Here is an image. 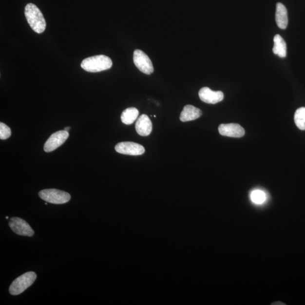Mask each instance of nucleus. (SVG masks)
<instances>
[{"instance_id":"obj_17","label":"nucleus","mask_w":305,"mask_h":305,"mask_svg":"<svg viewBox=\"0 0 305 305\" xmlns=\"http://www.w3.org/2000/svg\"><path fill=\"white\" fill-rule=\"evenodd\" d=\"M251 201L255 204H262L267 200V195L264 191L261 190H255L250 195Z\"/></svg>"},{"instance_id":"obj_4","label":"nucleus","mask_w":305,"mask_h":305,"mask_svg":"<svg viewBox=\"0 0 305 305\" xmlns=\"http://www.w3.org/2000/svg\"><path fill=\"white\" fill-rule=\"evenodd\" d=\"M42 200L53 204H64L71 199L70 194L66 191L56 189L42 190L38 193Z\"/></svg>"},{"instance_id":"obj_8","label":"nucleus","mask_w":305,"mask_h":305,"mask_svg":"<svg viewBox=\"0 0 305 305\" xmlns=\"http://www.w3.org/2000/svg\"><path fill=\"white\" fill-rule=\"evenodd\" d=\"M119 153L130 155H140L145 152V148L141 145L133 142H122L115 147Z\"/></svg>"},{"instance_id":"obj_13","label":"nucleus","mask_w":305,"mask_h":305,"mask_svg":"<svg viewBox=\"0 0 305 305\" xmlns=\"http://www.w3.org/2000/svg\"><path fill=\"white\" fill-rule=\"evenodd\" d=\"M275 19L278 26L281 29H286L288 26V12L286 6L282 3L278 2L276 4Z\"/></svg>"},{"instance_id":"obj_18","label":"nucleus","mask_w":305,"mask_h":305,"mask_svg":"<svg viewBox=\"0 0 305 305\" xmlns=\"http://www.w3.org/2000/svg\"><path fill=\"white\" fill-rule=\"evenodd\" d=\"M12 131L10 128L5 123H0V139L6 140L11 136Z\"/></svg>"},{"instance_id":"obj_7","label":"nucleus","mask_w":305,"mask_h":305,"mask_svg":"<svg viewBox=\"0 0 305 305\" xmlns=\"http://www.w3.org/2000/svg\"><path fill=\"white\" fill-rule=\"evenodd\" d=\"M68 131L65 130L59 131L53 133L46 141L44 150L46 152H51L56 150L65 143L69 137Z\"/></svg>"},{"instance_id":"obj_16","label":"nucleus","mask_w":305,"mask_h":305,"mask_svg":"<svg viewBox=\"0 0 305 305\" xmlns=\"http://www.w3.org/2000/svg\"><path fill=\"white\" fill-rule=\"evenodd\" d=\"M294 122L299 129L305 130V108L298 109L294 114Z\"/></svg>"},{"instance_id":"obj_11","label":"nucleus","mask_w":305,"mask_h":305,"mask_svg":"<svg viewBox=\"0 0 305 305\" xmlns=\"http://www.w3.org/2000/svg\"><path fill=\"white\" fill-rule=\"evenodd\" d=\"M136 132L140 136L150 135L152 131V123L148 116L141 115L138 118L135 125Z\"/></svg>"},{"instance_id":"obj_6","label":"nucleus","mask_w":305,"mask_h":305,"mask_svg":"<svg viewBox=\"0 0 305 305\" xmlns=\"http://www.w3.org/2000/svg\"><path fill=\"white\" fill-rule=\"evenodd\" d=\"M9 226L14 233L17 235L27 237L34 235V230L24 220L19 217L10 218Z\"/></svg>"},{"instance_id":"obj_15","label":"nucleus","mask_w":305,"mask_h":305,"mask_svg":"<svg viewBox=\"0 0 305 305\" xmlns=\"http://www.w3.org/2000/svg\"><path fill=\"white\" fill-rule=\"evenodd\" d=\"M139 114V111L136 108H127L123 112L121 115L122 122L127 125H131L135 121Z\"/></svg>"},{"instance_id":"obj_14","label":"nucleus","mask_w":305,"mask_h":305,"mask_svg":"<svg viewBox=\"0 0 305 305\" xmlns=\"http://www.w3.org/2000/svg\"><path fill=\"white\" fill-rule=\"evenodd\" d=\"M274 46L272 51L280 57L285 58L286 55V44L280 35H276L274 38Z\"/></svg>"},{"instance_id":"obj_19","label":"nucleus","mask_w":305,"mask_h":305,"mask_svg":"<svg viewBox=\"0 0 305 305\" xmlns=\"http://www.w3.org/2000/svg\"><path fill=\"white\" fill-rule=\"evenodd\" d=\"M70 127H66L65 128V129H64V130H65L66 131H68L69 130H70Z\"/></svg>"},{"instance_id":"obj_10","label":"nucleus","mask_w":305,"mask_h":305,"mask_svg":"<svg viewBox=\"0 0 305 305\" xmlns=\"http://www.w3.org/2000/svg\"><path fill=\"white\" fill-rule=\"evenodd\" d=\"M219 133L222 136L231 137H242L245 134V130L238 124H222L219 126Z\"/></svg>"},{"instance_id":"obj_5","label":"nucleus","mask_w":305,"mask_h":305,"mask_svg":"<svg viewBox=\"0 0 305 305\" xmlns=\"http://www.w3.org/2000/svg\"><path fill=\"white\" fill-rule=\"evenodd\" d=\"M133 62L140 72L147 75H150L154 72L153 66L149 57L140 49H136L133 52Z\"/></svg>"},{"instance_id":"obj_9","label":"nucleus","mask_w":305,"mask_h":305,"mask_svg":"<svg viewBox=\"0 0 305 305\" xmlns=\"http://www.w3.org/2000/svg\"><path fill=\"white\" fill-rule=\"evenodd\" d=\"M198 95L202 101L210 104H215L222 101L224 98L222 92L212 91L208 87L202 88Z\"/></svg>"},{"instance_id":"obj_12","label":"nucleus","mask_w":305,"mask_h":305,"mask_svg":"<svg viewBox=\"0 0 305 305\" xmlns=\"http://www.w3.org/2000/svg\"><path fill=\"white\" fill-rule=\"evenodd\" d=\"M203 113L200 109L191 105L184 106L181 113L180 119L183 122L191 121L200 118Z\"/></svg>"},{"instance_id":"obj_3","label":"nucleus","mask_w":305,"mask_h":305,"mask_svg":"<svg viewBox=\"0 0 305 305\" xmlns=\"http://www.w3.org/2000/svg\"><path fill=\"white\" fill-rule=\"evenodd\" d=\"M37 274L34 272L25 273L14 280L9 287V292L12 295L17 296L23 293L29 288L37 279Z\"/></svg>"},{"instance_id":"obj_1","label":"nucleus","mask_w":305,"mask_h":305,"mask_svg":"<svg viewBox=\"0 0 305 305\" xmlns=\"http://www.w3.org/2000/svg\"><path fill=\"white\" fill-rule=\"evenodd\" d=\"M24 14L28 23L35 33L41 34L45 31L47 23L43 14L36 5L32 3H28Z\"/></svg>"},{"instance_id":"obj_2","label":"nucleus","mask_w":305,"mask_h":305,"mask_svg":"<svg viewBox=\"0 0 305 305\" xmlns=\"http://www.w3.org/2000/svg\"><path fill=\"white\" fill-rule=\"evenodd\" d=\"M113 65L112 59L108 56L98 55L84 59L81 63V67L87 72L98 73L111 68Z\"/></svg>"}]
</instances>
